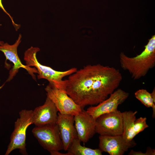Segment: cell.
I'll return each instance as SVG.
<instances>
[{
  "mask_svg": "<svg viewBox=\"0 0 155 155\" xmlns=\"http://www.w3.org/2000/svg\"><path fill=\"white\" fill-rule=\"evenodd\" d=\"M0 8L3 10V11L7 14L10 18L12 22V23L13 25H14L16 24V23L14 22L13 18L11 16V15L8 13L6 10L4 8L2 4V0H0Z\"/></svg>",
  "mask_w": 155,
  "mask_h": 155,
  "instance_id": "ac0fdd59",
  "label": "cell"
},
{
  "mask_svg": "<svg viewBox=\"0 0 155 155\" xmlns=\"http://www.w3.org/2000/svg\"><path fill=\"white\" fill-rule=\"evenodd\" d=\"M137 111H126L122 113L123 132L122 136L127 142L131 141L135 136L134 131L135 121Z\"/></svg>",
  "mask_w": 155,
  "mask_h": 155,
  "instance_id": "5bb4252c",
  "label": "cell"
},
{
  "mask_svg": "<svg viewBox=\"0 0 155 155\" xmlns=\"http://www.w3.org/2000/svg\"><path fill=\"white\" fill-rule=\"evenodd\" d=\"M58 112L54 103L47 96L43 105L33 110V124L39 126L56 123Z\"/></svg>",
  "mask_w": 155,
  "mask_h": 155,
  "instance_id": "7c38bea8",
  "label": "cell"
},
{
  "mask_svg": "<svg viewBox=\"0 0 155 155\" xmlns=\"http://www.w3.org/2000/svg\"><path fill=\"white\" fill-rule=\"evenodd\" d=\"M77 137L75 138L67 151L70 155H101L102 152L99 149H92L82 146Z\"/></svg>",
  "mask_w": 155,
  "mask_h": 155,
  "instance_id": "9a60e30c",
  "label": "cell"
},
{
  "mask_svg": "<svg viewBox=\"0 0 155 155\" xmlns=\"http://www.w3.org/2000/svg\"><path fill=\"white\" fill-rule=\"evenodd\" d=\"M20 117L14 123V130L10 137L5 155H8L13 150H19L22 155L28 154L26 148V134L28 126L33 124V110L23 109L19 112Z\"/></svg>",
  "mask_w": 155,
  "mask_h": 155,
  "instance_id": "277c9868",
  "label": "cell"
},
{
  "mask_svg": "<svg viewBox=\"0 0 155 155\" xmlns=\"http://www.w3.org/2000/svg\"><path fill=\"white\" fill-rule=\"evenodd\" d=\"M99 138V149L102 152H107L110 155H122L136 144L133 140L130 142L126 141L122 135H100Z\"/></svg>",
  "mask_w": 155,
  "mask_h": 155,
  "instance_id": "30bf717a",
  "label": "cell"
},
{
  "mask_svg": "<svg viewBox=\"0 0 155 155\" xmlns=\"http://www.w3.org/2000/svg\"><path fill=\"white\" fill-rule=\"evenodd\" d=\"M146 121V117H141L135 119L134 127V131L135 136L149 127Z\"/></svg>",
  "mask_w": 155,
  "mask_h": 155,
  "instance_id": "e0dca14e",
  "label": "cell"
},
{
  "mask_svg": "<svg viewBox=\"0 0 155 155\" xmlns=\"http://www.w3.org/2000/svg\"><path fill=\"white\" fill-rule=\"evenodd\" d=\"M74 119L78 138L84 143L87 142L96 133L95 120L83 109Z\"/></svg>",
  "mask_w": 155,
  "mask_h": 155,
  "instance_id": "8fae6325",
  "label": "cell"
},
{
  "mask_svg": "<svg viewBox=\"0 0 155 155\" xmlns=\"http://www.w3.org/2000/svg\"><path fill=\"white\" fill-rule=\"evenodd\" d=\"M123 132L122 113L118 110L103 114L95 120V132L100 135H121Z\"/></svg>",
  "mask_w": 155,
  "mask_h": 155,
  "instance_id": "52a82bcc",
  "label": "cell"
},
{
  "mask_svg": "<svg viewBox=\"0 0 155 155\" xmlns=\"http://www.w3.org/2000/svg\"><path fill=\"white\" fill-rule=\"evenodd\" d=\"M145 49L140 54L129 57L123 52L120 54V63L123 70L128 71L133 80L145 76L155 65V35L149 40Z\"/></svg>",
  "mask_w": 155,
  "mask_h": 155,
  "instance_id": "7a4b0ae2",
  "label": "cell"
},
{
  "mask_svg": "<svg viewBox=\"0 0 155 155\" xmlns=\"http://www.w3.org/2000/svg\"><path fill=\"white\" fill-rule=\"evenodd\" d=\"M129 93L121 89H118L111 94L107 98L96 106H91L86 112L96 120L100 116L117 110L118 106L127 98Z\"/></svg>",
  "mask_w": 155,
  "mask_h": 155,
  "instance_id": "ba28073f",
  "label": "cell"
},
{
  "mask_svg": "<svg viewBox=\"0 0 155 155\" xmlns=\"http://www.w3.org/2000/svg\"><path fill=\"white\" fill-rule=\"evenodd\" d=\"M4 42L3 41H0V45L2 44Z\"/></svg>",
  "mask_w": 155,
  "mask_h": 155,
  "instance_id": "d6986e66",
  "label": "cell"
},
{
  "mask_svg": "<svg viewBox=\"0 0 155 155\" xmlns=\"http://www.w3.org/2000/svg\"><path fill=\"white\" fill-rule=\"evenodd\" d=\"M32 132L40 145L51 154L63 150L59 130L56 123L35 126Z\"/></svg>",
  "mask_w": 155,
  "mask_h": 155,
  "instance_id": "5b68a950",
  "label": "cell"
},
{
  "mask_svg": "<svg viewBox=\"0 0 155 155\" xmlns=\"http://www.w3.org/2000/svg\"><path fill=\"white\" fill-rule=\"evenodd\" d=\"M56 123L59 130L63 150L67 151L74 139L78 137L74 116L58 113Z\"/></svg>",
  "mask_w": 155,
  "mask_h": 155,
  "instance_id": "4fadbf2b",
  "label": "cell"
},
{
  "mask_svg": "<svg viewBox=\"0 0 155 155\" xmlns=\"http://www.w3.org/2000/svg\"><path fill=\"white\" fill-rule=\"evenodd\" d=\"M47 96L53 102L58 112L65 115L75 116L82 108L67 94L65 90L49 84L45 88Z\"/></svg>",
  "mask_w": 155,
  "mask_h": 155,
  "instance_id": "8992f818",
  "label": "cell"
},
{
  "mask_svg": "<svg viewBox=\"0 0 155 155\" xmlns=\"http://www.w3.org/2000/svg\"><path fill=\"white\" fill-rule=\"evenodd\" d=\"M22 37V35L20 34L17 39L13 44L10 45L6 42L0 45V51L3 53L7 60H9L13 64L12 68L10 71L9 75L6 82L12 80L20 68L26 69L34 80L36 78L34 73H38L35 67L32 68L23 65L19 57L17 48L21 41Z\"/></svg>",
  "mask_w": 155,
  "mask_h": 155,
  "instance_id": "9c48e42d",
  "label": "cell"
},
{
  "mask_svg": "<svg viewBox=\"0 0 155 155\" xmlns=\"http://www.w3.org/2000/svg\"><path fill=\"white\" fill-rule=\"evenodd\" d=\"M135 98L147 107H152L153 113L152 117L155 115V99L152 96L151 93L145 89H139L135 93Z\"/></svg>",
  "mask_w": 155,
  "mask_h": 155,
  "instance_id": "2e32d148",
  "label": "cell"
},
{
  "mask_svg": "<svg viewBox=\"0 0 155 155\" xmlns=\"http://www.w3.org/2000/svg\"><path fill=\"white\" fill-rule=\"evenodd\" d=\"M120 71L99 64L88 65L65 80V90L82 108L97 105L107 98L122 81Z\"/></svg>",
  "mask_w": 155,
  "mask_h": 155,
  "instance_id": "6da1fadb",
  "label": "cell"
},
{
  "mask_svg": "<svg viewBox=\"0 0 155 155\" xmlns=\"http://www.w3.org/2000/svg\"><path fill=\"white\" fill-rule=\"evenodd\" d=\"M40 51L39 48L31 46L25 51L24 60L25 61L26 65L29 67H35L38 71V79H46L49 84L58 88L64 90L65 81L63 80V78L73 73L77 69L73 67L66 71H59L50 67L42 65L39 62L36 58V53Z\"/></svg>",
  "mask_w": 155,
  "mask_h": 155,
  "instance_id": "3957f363",
  "label": "cell"
}]
</instances>
